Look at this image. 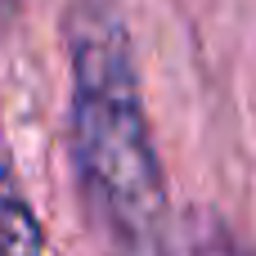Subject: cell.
<instances>
[{"label":"cell","mask_w":256,"mask_h":256,"mask_svg":"<svg viewBox=\"0 0 256 256\" xmlns=\"http://www.w3.org/2000/svg\"><path fill=\"white\" fill-rule=\"evenodd\" d=\"M72 68V162L90 212L126 252L162 248L166 184L148 135L130 32L108 0H76L63 18Z\"/></svg>","instance_id":"1"},{"label":"cell","mask_w":256,"mask_h":256,"mask_svg":"<svg viewBox=\"0 0 256 256\" xmlns=\"http://www.w3.org/2000/svg\"><path fill=\"white\" fill-rule=\"evenodd\" d=\"M162 256H252V248L225 225V216L189 207L162 234Z\"/></svg>","instance_id":"2"},{"label":"cell","mask_w":256,"mask_h":256,"mask_svg":"<svg viewBox=\"0 0 256 256\" xmlns=\"http://www.w3.org/2000/svg\"><path fill=\"white\" fill-rule=\"evenodd\" d=\"M40 252H45L40 216L32 212L14 171L0 166V256H40Z\"/></svg>","instance_id":"3"},{"label":"cell","mask_w":256,"mask_h":256,"mask_svg":"<svg viewBox=\"0 0 256 256\" xmlns=\"http://www.w3.org/2000/svg\"><path fill=\"white\" fill-rule=\"evenodd\" d=\"M14 9H18V0H0V27L14 18Z\"/></svg>","instance_id":"4"}]
</instances>
